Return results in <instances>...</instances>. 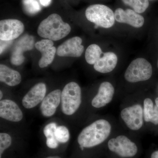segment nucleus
Wrapping results in <instances>:
<instances>
[{"label":"nucleus","instance_id":"dca6fc26","mask_svg":"<svg viewBox=\"0 0 158 158\" xmlns=\"http://www.w3.org/2000/svg\"><path fill=\"white\" fill-rule=\"evenodd\" d=\"M114 91V88L111 83L103 82L100 85L97 94L92 99V106L96 108L105 106L112 101Z\"/></svg>","mask_w":158,"mask_h":158},{"label":"nucleus","instance_id":"9d476101","mask_svg":"<svg viewBox=\"0 0 158 158\" xmlns=\"http://www.w3.org/2000/svg\"><path fill=\"white\" fill-rule=\"evenodd\" d=\"M47 87L43 83H39L30 89L22 101L23 106L27 109L35 107L43 100L46 94Z\"/></svg>","mask_w":158,"mask_h":158},{"label":"nucleus","instance_id":"bb28decb","mask_svg":"<svg viewBox=\"0 0 158 158\" xmlns=\"http://www.w3.org/2000/svg\"><path fill=\"white\" fill-rule=\"evenodd\" d=\"M13 40L9 41H4L1 40V54L6 50L9 46L11 45Z\"/></svg>","mask_w":158,"mask_h":158},{"label":"nucleus","instance_id":"5701e85b","mask_svg":"<svg viewBox=\"0 0 158 158\" xmlns=\"http://www.w3.org/2000/svg\"><path fill=\"white\" fill-rule=\"evenodd\" d=\"M55 136L58 142L66 143L69 139V131L66 127L59 126L55 131Z\"/></svg>","mask_w":158,"mask_h":158},{"label":"nucleus","instance_id":"f257e3e1","mask_svg":"<svg viewBox=\"0 0 158 158\" xmlns=\"http://www.w3.org/2000/svg\"><path fill=\"white\" fill-rule=\"evenodd\" d=\"M111 125L107 120L98 119L85 127L78 137V143L82 150L102 144L110 136Z\"/></svg>","mask_w":158,"mask_h":158},{"label":"nucleus","instance_id":"c756f323","mask_svg":"<svg viewBox=\"0 0 158 158\" xmlns=\"http://www.w3.org/2000/svg\"><path fill=\"white\" fill-rule=\"evenodd\" d=\"M46 158H61L58 156H50Z\"/></svg>","mask_w":158,"mask_h":158},{"label":"nucleus","instance_id":"c85d7f7f","mask_svg":"<svg viewBox=\"0 0 158 158\" xmlns=\"http://www.w3.org/2000/svg\"><path fill=\"white\" fill-rule=\"evenodd\" d=\"M151 158H158V151L153 152L151 156Z\"/></svg>","mask_w":158,"mask_h":158},{"label":"nucleus","instance_id":"2f4dec72","mask_svg":"<svg viewBox=\"0 0 158 158\" xmlns=\"http://www.w3.org/2000/svg\"><path fill=\"white\" fill-rule=\"evenodd\" d=\"M155 102L156 105V106H157V107H158V97L156 99Z\"/></svg>","mask_w":158,"mask_h":158},{"label":"nucleus","instance_id":"f3484780","mask_svg":"<svg viewBox=\"0 0 158 158\" xmlns=\"http://www.w3.org/2000/svg\"><path fill=\"white\" fill-rule=\"evenodd\" d=\"M117 62L118 58L116 54L108 52L105 53L103 56L94 65V68L101 73H109L115 68Z\"/></svg>","mask_w":158,"mask_h":158},{"label":"nucleus","instance_id":"7ed1b4c3","mask_svg":"<svg viewBox=\"0 0 158 158\" xmlns=\"http://www.w3.org/2000/svg\"><path fill=\"white\" fill-rule=\"evenodd\" d=\"M81 90L77 83L71 82L65 85L62 91L61 110L67 116L73 115L81 103Z\"/></svg>","mask_w":158,"mask_h":158},{"label":"nucleus","instance_id":"9b49d317","mask_svg":"<svg viewBox=\"0 0 158 158\" xmlns=\"http://www.w3.org/2000/svg\"><path fill=\"white\" fill-rule=\"evenodd\" d=\"M81 38L75 37L67 40L57 50V54L61 57H79L84 51Z\"/></svg>","mask_w":158,"mask_h":158},{"label":"nucleus","instance_id":"2eb2a0df","mask_svg":"<svg viewBox=\"0 0 158 158\" xmlns=\"http://www.w3.org/2000/svg\"><path fill=\"white\" fill-rule=\"evenodd\" d=\"M114 15L116 21L128 24L134 27H141L144 23V17L131 9H127L125 11L118 8L115 11Z\"/></svg>","mask_w":158,"mask_h":158},{"label":"nucleus","instance_id":"b1692460","mask_svg":"<svg viewBox=\"0 0 158 158\" xmlns=\"http://www.w3.org/2000/svg\"><path fill=\"white\" fill-rule=\"evenodd\" d=\"M12 143V138L10 135L6 133L0 134V158L5 151L9 148Z\"/></svg>","mask_w":158,"mask_h":158},{"label":"nucleus","instance_id":"1a4fd4ad","mask_svg":"<svg viewBox=\"0 0 158 158\" xmlns=\"http://www.w3.org/2000/svg\"><path fill=\"white\" fill-rule=\"evenodd\" d=\"M24 30L23 24L19 20H2L0 21V39L4 41L13 40L21 35Z\"/></svg>","mask_w":158,"mask_h":158},{"label":"nucleus","instance_id":"6e6552de","mask_svg":"<svg viewBox=\"0 0 158 158\" xmlns=\"http://www.w3.org/2000/svg\"><path fill=\"white\" fill-rule=\"evenodd\" d=\"M34 39L33 36L25 34L20 37L15 44L11 53V62L13 65H20L25 60L23 53L26 51H30L34 48Z\"/></svg>","mask_w":158,"mask_h":158},{"label":"nucleus","instance_id":"f03ea898","mask_svg":"<svg viewBox=\"0 0 158 158\" xmlns=\"http://www.w3.org/2000/svg\"><path fill=\"white\" fill-rule=\"evenodd\" d=\"M71 30L70 25L64 22L60 15L53 13L40 23L37 33L40 37L57 41L67 36Z\"/></svg>","mask_w":158,"mask_h":158},{"label":"nucleus","instance_id":"39448f33","mask_svg":"<svg viewBox=\"0 0 158 158\" xmlns=\"http://www.w3.org/2000/svg\"><path fill=\"white\" fill-rule=\"evenodd\" d=\"M152 74V66L150 62L143 58H138L131 62L126 71L124 77L127 81L136 83L148 80Z\"/></svg>","mask_w":158,"mask_h":158},{"label":"nucleus","instance_id":"7c9ffc66","mask_svg":"<svg viewBox=\"0 0 158 158\" xmlns=\"http://www.w3.org/2000/svg\"><path fill=\"white\" fill-rule=\"evenodd\" d=\"M3 96V94L2 91V90H1V91H0V99H1V100H2V99Z\"/></svg>","mask_w":158,"mask_h":158},{"label":"nucleus","instance_id":"4be33fe9","mask_svg":"<svg viewBox=\"0 0 158 158\" xmlns=\"http://www.w3.org/2000/svg\"><path fill=\"white\" fill-rule=\"evenodd\" d=\"M22 3L24 10L29 15H34L41 10L37 0H22Z\"/></svg>","mask_w":158,"mask_h":158},{"label":"nucleus","instance_id":"cd10ccee","mask_svg":"<svg viewBox=\"0 0 158 158\" xmlns=\"http://www.w3.org/2000/svg\"><path fill=\"white\" fill-rule=\"evenodd\" d=\"M40 4L44 7H47L50 5L52 0H39Z\"/></svg>","mask_w":158,"mask_h":158},{"label":"nucleus","instance_id":"6ab92c4d","mask_svg":"<svg viewBox=\"0 0 158 158\" xmlns=\"http://www.w3.org/2000/svg\"><path fill=\"white\" fill-rule=\"evenodd\" d=\"M144 119L147 122H151L156 125H158V107L154 105L151 99L145 98L144 101Z\"/></svg>","mask_w":158,"mask_h":158},{"label":"nucleus","instance_id":"20e7f679","mask_svg":"<svg viewBox=\"0 0 158 158\" xmlns=\"http://www.w3.org/2000/svg\"><path fill=\"white\" fill-rule=\"evenodd\" d=\"M85 15L89 21L95 24L97 27L109 28L115 23L114 12L105 5L96 4L89 6L85 11Z\"/></svg>","mask_w":158,"mask_h":158},{"label":"nucleus","instance_id":"a211bd4d","mask_svg":"<svg viewBox=\"0 0 158 158\" xmlns=\"http://www.w3.org/2000/svg\"><path fill=\"white\" fill-rule=\"evenodd\" d=\"M22 77L17 71L9 68L3 64L0 65V81L8 86L14 87L19 85Z\"/></svg>","mask_w":158,"mask_h":158},{"label":"nucleus","instance_id":"423d86ee","mask_svg":"<svg viewBox=\"0 0 158 158\" xmlns=\"http://www.w3.org/2000/svg\"><path fill=\"white\" fill-rule=\"evenodd\" d=\"M108 146L111 151L123 158L132 157L138 152V147L126 136L120 135L110 139Z\"/></svg>","mask_w":158,"mask_h":158},{"label":"nucleus","instance_id":"4468645a","mask_svg":"<svg viewBox=\"0 0 158 158\" xmlns=\"http://www.w3.org/2000/svg\"><path fill=\"white\" fill-rule=\"evenodd\" d=\"M62 91L56 89L46 95L41 102L40 110L43 116L50 117L53 116L61 103Z\"/></svg>","mask_w":158,"mask_h":158},{"label":"nucleus","instance_id":"393cba45","mask_svg":"<svg viewBox=\"0 0 158 158\" xmlns=\"http://www.w3.org/2000/svg\"><path fill=\"white\" fill-rule=\"evenodd\" d=\"M57 126L56 123H51L46 125L43 130L44 134L46 138L55 137V131Z\"/></svg>","mask_w":158,"mask_h":158},{"label":"nucleus","instance_id":"412c9836","mask_svg":"<svg viewBox=\"0 0 158 158\" xmlns=\"http://www.w3.org/2000/svg\"><path fill=\"white\" fill-rule=\"evenodd\" d=\"M125 5L131 6L138 13L144 12L149 6L148 0H122Z\"/></svg>","mask_w":158,"mask_h":158},{"label":"nucleus","instance_id":"0eeeda50","mask_svg":"<svg viewBox=\"0 0 158 158\" xmlns=\"http://www.w3.org/2000/svg\"><path fill=\"white\" fill-rule=\"evenodd\" d=\"M121 117L129 128L137 131L143 125V108L139 104L125 108L121 111Z\"/></svg>","mask_w":158,"mask_h":158},{"label":"nucleus","instance_id":"aec40b11","mask_svg":"<svg viewBox=\"0 0 158 158\" xmlns=\"http://www.w3.org/2000/svg\"><path fill=\"white\" fill-rule=\"evenodd\" d=\"M102 54L101 48L98 45L91 44L88 47L85 52L86 62L90 65H94L101 57Z\"/></svg>","mask_w":158,"mask_h":158},{"label":"nucleus","instance_id":"ddd939ff","mask_svg":"<svg viewBox=\"0 0 158 158\" xmlns=\"http://www.w3.org/2000/svg\"><path fill=\"white\" fill-rule=\"evenodd\" d=\"M52 40L49 39H43L35 43V47L41 54L38 64L40 67L44 68L52 62L56 49L53 46Z\"/></svg>","mask_w":158,"mask_h":158},{"label":"nucleus","instance_id":"a878e982","mask_svg":"<svg viewBox=\"0 0 158 158\" xmlns=\"http://www.w3.org/2000/svg\"><path fill=\"white\" fill-rule=\"evenodd\" d=\"M58 142L56 137L46 138L47 146L52 149H55L58 147Z\"/></svg>","mask_w":158,"mask_h":158},{"label":"nucleus","instance_id":"f8f14e48","mask_svg":"<svg viewBox=\"0 0 158 158\" xmlns=\"http://www.w3.org/2000/svg\"><path fill=\"white\" fill-rule=\"evenodd\" d=\"M0 117L8 121L19 122L23 115L18 105L10 99H2L0 101Z\"/></svg>","mask_w":158,"mask_h":158},{"label":"nucleus","instance_id":"473e14b6","mask_svg":"<svg viewBox=\"0 0 158 158\" xmlns=\"http://www.w3.org/2000/svg\"><path fill=\"white\" fill-rule=\"evenodd\" d=\"M157 67L158 68V61H157Z\"/></svg>","mask_w":158,"mask_h":158}]
</instances>
